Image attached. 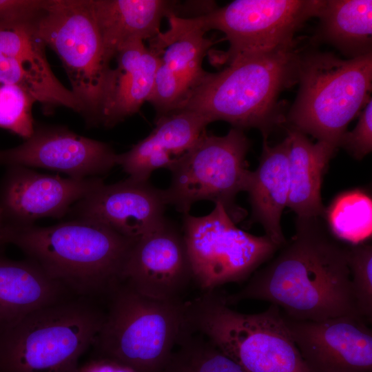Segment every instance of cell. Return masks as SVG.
Returning <instances> with one entry per match:
<instances>
[{"label": "cell", "mask_w": 372, "mask_h": 372, "mask_svg": "<svg viewBox=\"0 0 372 372\" xmlns=\"http://www.w3.org/2000/svg\"><path fill=\"white\" fill-rule=\"evenodd\" d=\"M322 218H297L293 237L241 290L225 296L227 303L267 301L295 320L361 318L351 288L350 245L334 236Z\"/></svg>", "instance_id": "obj_1"}, {"label": "cell", "mask_w": 372, "mask_h": 372, "mask_svg": "<svg viewBox=\"0 0 372 372\" xmlns=\"http://www.w3.org/2000/svg\"><path fill=\"white\" fill-rule=\"evenodd\" d=\"M3 244L19 247L50 278L78 296L107 297L122 282L136 240L96 222L74 219L49 227L3 225Z\"/></svg>", "instance_id": "obj_2"}, {"label": "cell", "mask_w": 372, "mask_h": 372, "mask_svg": "<svg viewBox=\"0 0 372 372\" xmlns=\"http://www.w3.org/2000/svg\"><path fill=\"white\" fill-rule=\"evenodd\" d=\"M300 54L296 45L237 56L224 70L207 72L176 111L196 112L211 123L225 121L241 130L254 127L267 137L283 121L278 99L297 83Z\"/></svg>", "instance_id": "obj_3"}, {"label": "cell", "mask_w": 372, "mask_h": 372, "mask_svg": "<svg viewBox=\"0 0 372 372\" xmlns=\"http://www.w3.org/2000/svg\"><path fill=\"white\" fill-rule=\"evenodd\" d=\"M184 321L245 372H309L274 304L261 313H244L231 309L216 289L203 291L185 301Z\"/></svg>", "instance_id": "obj_4"}, {"label": "cell", "mask_w": 372, "mask_h": 372, "mask_svg": "<svg viewBox=\"0 0 372 372\" xmlns=\"http://www.w3.org/2000/svg\"><path fill=\"white\" fill-rule=\"evenodd\" d=\"M105 318L94 298H66L0 333V372H78Z\"/></svg>", "instance_id": "obj_5"}, {"label": "cell", "mask_w": 372, "mask_h": 372, "mask_svg": "<svg viewBox=\"0 0 372 372\" xmlns=\"http://www.w3.org/2000/svg\"><path fill=\"white\" fill-rule=\"evenodd\" d=\"M290 128L338 148L349 123L371 99L372 53L342 59L329 52L300 53Z\"/></svg>", "instance_id": "obj_6"}, {"label": "cell", "mask_w": 372, "mask_h": 372, "mask_svg": "<svg viewBox=\"0 0 372 372\" xmlns=\"http://www.w3.org/2000/svg\"><path fill=\"white\" fill-rule=\"evenodd\" d=\"M107 297L95 357L134 372H163L183 329L185 301L147 297L123 282Z\"/></svg>", "instance_id": "obj_7"}, {"label": "cell", "mask_w": 372, "mask_h": 372, "mask_svg": "<svg viewBox=\"0 0 372 372\" xmlns=\"http://www.w3.org/2000/svg\"><path fill=\"white\" fill-rule=\"evenodd\" d=\"M33 23L61 59L82 116L90 125H98L112 68L105 57L91 0H46Z\"/></svg>", "instance_id": "obj_8"}, {"label": "cell", "mask_w": 372, "mask_h": 372, "mask_svg": "<svg viewBox=\"0 0 372 372\" xmlns=\"http://www.w3.org/2000/svg\"><path fill=\"white\" fill-rule=\"evenodd\" d=\"M249 141L242 130L234 127L222 136L204 130L196 142L169 169L171 182L163 190L167 205L189 214L200 200L220 203L235 223L247 211L236 203L245 190L248 174L246 156Z\"/></svg>", "instance_id": "obj_9"}, {"label": "cell", "mask_w": 372, "mask_h": 372, "mask_svg": "<svg viewBox=\"0 0 372 372\" xmlns=\"http://www.w3.org/2000/svg\"><path fill=\"white\" fill-rule=\"evenodd\" d=\"M236 224L220 203L207 215L183 216L193 280L203 291L246 280L280 248L267 236L251 234Z\"/></svg>", "instance_id": "obj_10"}, {"label": "cell", "mask_w": 372, "mask_h": 372, "mask_svg": "<svg viewBox=\"0 0 372 372\" xmlns=\"http://www.w3.org/2000/svg\"><path fill=\"white\" fill-rule=\"evenodd\" d=\"M320 4L321 0H236L183 19L205 32H223L229 46L221 59L228 63L241 55L296 46V33L307 21L316 17Z\"/></svg>", "instance_id": "obj_11"}, {"label": "cell", "mask_w": 372, "mask_h": 372, "mask_svg": "<svg viewBox=\"0 0 372 372\" xmlns=\"http://www.w3.org/2000/svg\"><path fill=\"white\" fill-rule=\"evenodd\" d=\"M193 280L182 229L165 218L136 240L122 282L137 293L162 300H180Z\"/></svg>", "instance_id": "obj_12"}, {"label": "cell", "mask_w": 372, "mask_h": 372, "mask_svg": "<svg viewBox=\"0 0 372 372\" xmlns=\"http://www.w3.org/2000/svg\"><path fill=\"white\" fill-rule=\"evenodd\" d=\"M169 28L149 39L158 56L154 87L147 102L159 117L176 111L202 82L207 72L203 61L214 44L203 30L188 25L183 17H167Z\"/></svg>", "instance_id": "obj_13"}, {"label": "cell", "mask_w": 372, "mask_h": 372, "mask_svg": "<svg viewBox=\"0 0 372 372\" xmlns=\"http://www.w3.org/2000/svg\"><path fill=\"white\" fill-rule=\"evenodd\" d=\"M282 316L309 372L372 371V331L362 318L302 320Z\"/></svg>", "instance_id": "obj_14"}, {"label": "cell", "mask_w": 372, "mask_h": 372, "mask_svg": "<svg viewBox=\"0 0 372 372\" xmlns=\"http://www.w3.org/2000/svg\"><path fill=\"white\" fill-rule=\"evenodd\" d=\"M117 158L108 144L63 126H34L22 144L0 149L1 165L56 170L76 179L105 174L117 165Z\"/></svg>", "instance_id": "obj_15"}, {"label": "cell", "mask_w": 372, "mask_h": 372, "mask_svg": "<svg viewBox=\"0 0 372 372\" xmlns=\"http://www.w3.org/2000/svg\"><path fill=\"white\" fill-rule=\"evenodd\" d=\"M33 19L0 21V81L21 87L47 109L63 106L82 115L79 101L52 71Z\"/></svg>", "instance_id": "obj_16"}, {"label": "cell", "mask_w": 372, "mask_h": 372, "mask_svg": "<svg viewBox=\"0 0 372 372\" xmlns=\"http://www.w3.org/2000/svg\"><path fill=\"white\" fill-rule=\"evenodd\" d=\"M0 183L3 225H32L45 217L61 218L103 180L48 175L21 166L8 167Z\"/></svg>", "instance_id": "obj_17"}, {"label": "cell", "mask_w": 372, "mask_h": 372, "mask_svg": "<svg viewBox=\"0 0 372 372\" xmlns=\"http://www.w3.org/2000/svg\"><path fill=\"white\" fill-rule=\"evenodd\" d=\"M163 190L149 180L128 177L112 185L103 182L70 209L74 219L102 224L133 240L158 226L166 218Z\"/></svg>", "instance_id": "obj_18"}, {"label": "cell", "mask_w": 372, "mask_h": 372, "mask_svg": "<svg viewBox=\"0 0 372 372\" xmlns=\"http://www.w3.org/2000/svg\"><path fill=\"white\" fill-rule=\"evenodd\" d=\"M106 61L110 63L126 45L156 37L162 19L183 12L197 17L202 2L166 0H91Z\"/></svg>", "instance_id": "obj_19"}, {"label": "cell", "mask_w": 372, "mask_h": 372, "mask_svg": "<svg viewBox=\"0 0 372 372\" xmlns=\"http://www.w3.org/2000/svg\"><path fill=\"white\" fill-rule=\"evenodd\" d=\"M210 121L190 110H178L156 118L155 127L129 151L118 154L117 165L129 177L149 180L158 169H169L198 140Z\"/></svg>", "instance_id": "obj_20"}, {"label": "cell", "mask_w": 372, "mask_h": 372, "mask_svg": "<svg viewBox=\"0 0 372 372\" xmlns=\"http://www.w3.org/2000/svg\"><path fill=\"white\" fill-rule=\"evenodd\" d=\"M115 59L98 119V125L107 127L136 113L148 101L159 63L158 54L142 41L126 45Z\"/></svg>", "instance_id": "obj_21"}, {"label": "cell", "mask_w": 372, "mask_h": 372, "mask_svg": "<svg viewBox=\"0 0 372 372\" xmlns=\"http://www.w3.org/2000/svg\"><path fill=\"white\" fill-rule=\"evenodd\" d=\"M289 146L288 136L273 146L263 137L259 165L256 170L249 171L244 190L249 196L251 221L259 223L265 235L280 247L287 241L281 217L289 193Z\"/></svg>", "instance_id": "obj_22"}, {"label": "cell", "mask_w": 372, "mask_h": 372, "mask_svg": "<svg viewBox=\"0 0 372 372\" xmlns=\"http://www.w3.org/2000/svg\"><path fill=\"white\" fill-rule=\"evenodd\" d=\"M69 293L31 260L0 258V333L29 313L68 298Z\"/></svg>", "instance_id": "obj_23"}, {"label": "cell", "mask_w": 372, "mask_h": 372, "mask_svg": "<svg viewBox=\"0 0 372 372\" xmlns=\"http://www.w3.org/2000/svg\"><path fill=\"white\" fill-rule=\"evenodd\" d=\"M289 193L287 206L297 218H324L326 208L321 197L323 176L337 149L323 142H311L293 128L287 130Z\"/></svg>", "instance_id": "obj_24"}, {"label": "cell", "mask_w": 372, "mask_h": 372, "mask_svg": "<svg viewBox=\"0 0 372 372\" xmlns=\"http://www.w3.org/2000/svg\"><path fill=\"white\" fill-rule=\"evenodd\" d=\"M316 17L318 37L348 58L371 52V0H321Z\"/></svg>", "instance_id": "obj_25"}, {"label": "cell", "mask_w": 372, "mask_h": 372, "mask_svg": "<svg viewBox=\"0 0 372 372\" xmlns=\"http://www.w3.org/2000/svg\"><path fill=\"white\" fill-rule=\"evenodd\" d=\"M324 218L337 238L351 245L364 242L371 236V197L359 189L344 192L326 208Z\"/></svg>", "instance_id": "obj_26"}, {"label": "cell", "mask_w": 372, "mask_h": 372, "mask_svg": "<svg viewBox=\"0 0 372 372\" xmlns=\"http://www.w3.org/2000/svg\"><path fill=\"white\" fill-rule=\"evenodd\" d=\"M163 372H245L203 335L184 325Z\"/></svg>", "instance_id": "obj_27"}, {"label": "cell", "mask_w": 372, "mask_h": 372, "mask_svg": "<svg viewBox=\"0 0 372 372\" xmlns=\"http://www.w3.org/2000/svg\"><path fill=\"white\" fill-rule=\"evenodd\" d=\"M33 98L21 87L0 81V127L24 140L34 132Z\"/></svg>", "instance_id": "obj_28"}, {"label": "cell", "mask_w": 372, "mask_h": 372, "mask_svg": "<svg viewBox=\"0 0 372 372\" xmlns=\"http://www.w3.org/2000/svg\"><path fill=\"white\" fill-rule=\"evenodd\" d=\"M349 266L353 298L359 316L372 320V246L369 243L350 245Z\"/></svg>", "instance_id": "obj_29"}, {"label": "cell", "mask_w": 372, "mask_h": 372, "mask_svg": "<svg viewBox=\"0 0 372 372\" xmlns=\"http://www.w3.org/2000/svg\"><path fill=\"white\" fill-rule=\"evenodd\" d=\"M339 147L344 148L354 158L361 160L372 150V100L359 114L354 129L346 132Z\"/></svg>", "instance_id": "obj_30"}, {"label": "cell", "mask_w": 372, "mask_h": 372, "mask_svg": "<svg viewBox=\"0 0 372 372\" xmlns=\"http://www.w3.org/2000/svg\"><path fill=\"white\" fill-rule=\"evenodd\" d=\"M46 0H0V21L33 19Z\"/></svg>", "instance_id": "obj_31"}, {"label": "cell", "mask_w": 372, "mask_h": 372, "mask_svg": "<svg viewBox=\"0 0 372 372\" xmlns=\"http://www.w3.org/2000/svg\"><path fill=\"white\" fill-rule=\"evenodd\" d=\"M78 372H134L130 368L109 359L94 357L79 366Z\"/></svg>", "instance_id": "obj_32"}, {"label": "cell", "mask_w": 372, "mask_h": 372, "mask_svg": "<svg viewBox=\"0 0 372 372\" xmlns=\"http://www.w3.org/2000/svg\"><path fill=\"white\" fill-rule=\"evenodd\" d=\"M3 226V219L2 211L0 208V247L1 245H3L1 238V233Z\"/></svg>", "instance_id": "obj_33"}]
</instances>
